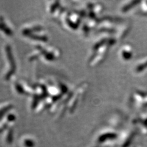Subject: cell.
<instances>
[{
  "instance_id": "7a4b0ae2",
  "label": "cell",
  "mask_w": 147,
  "mask_h": 147,
  "mask_svg": "<svg viewBox=\"0 0 147 147\" xmlns=\"http://www.w3.org/2000/svg\"><path fill=\"white\" fill-rule=\"evenodd\" d=\"M135 123L139 125L142 132L147 133V114H142L137 117Z\"/></svg>"
},
{
  "instance_id": "6da1fadb",
  "label": "cell",
  "mask_w": 147,
  "mask_h": 147,
  "mask_svg": "<svg viewBox=\"0 0 147 147\" xmlns=\"http://www.w3.org/2000/svg\"><path fill=\"white\" fill-rule=\"evenodd\" d=\"M147 71V57L137 61L134 67V72L136 74H142V73Z\"/></svg>"
}]
</instances>
